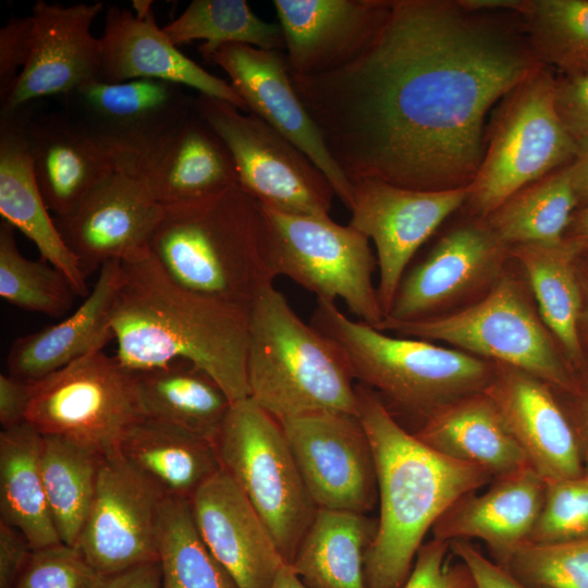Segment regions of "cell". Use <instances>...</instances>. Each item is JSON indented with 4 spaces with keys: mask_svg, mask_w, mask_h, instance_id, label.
<instances>
[{
    "mask_svg": "<svg viewBox=\"0 0 588 588\" xmlns=\"http://www.w3.org/2000/svg\"><path fill=\"white\" fill-rule=\"evenodd\" d=\"M450 550L467 565L477 588H528L486 558L469 540L451 541Z\"/></svg>",
    "mask_w": 588,
    "mask_h": 588,
    "instance_id": "obj_48",
    "label": "cell"
},
{
    "mask_svg": "<svg viewBox=\"0 0 588 588\" xmlns=\"http://www.w3.org/2000/svg\"><path fill=\"white\" fill-rule=\"evenodd\" d=\"M159 561L140 564L118 573L100 575L96 588H160Z\"/></svg>",
    "mask_w": 588,
    "mask_h": 588,
    "instance_id": "obj_51",
    "label": "cell"
},
{
    "mask_svg": "<svg viewBox=\"0 0 588 588\" xmlns=\"http://www.w3.org/2000/svg\"><path fill=\"white\" fill-rule=\"evenodd\" d=\"M246 375L248 397L277 420L318 412L358 415L344 353L273 285L249 307Z\"/></svg>",
    "mask_w": 588,
    "mask_h": 588,
    "instance_id": "obj_6",
    "label": "cell"
},
{
    "mask_svg": "<svg viewBox=\"0 0 588 588\" xmlns=\"http://www.w3.org/2000/svg\"><path fill=\"white\" fill-rule=\"evenodd\" d=\"M358 417L369 438L380 514L364 563L367 588H403L422 540L462 495L489 485L483 468L420 442L371 390L356 383Z\"/></svg>",
    "mask_w": 588,
    "mask_h": 588,
    "instance_id": "obj_3",
    "label": "cell"
},
{
    "mask_svg": "<svg viewBox=\"0 0 588 588\" xmlns=\"http://www.w3.org/2000/svg\"><path fill=\"white\" fill-rule=\"evenodd\" d=\"M207 61L220 66L247 111L287 138L327 176L350 210L354 186L331 156L322 134L297 95L285 56L242 44L218 48Z\"/></svg>",
    "mask_w": 588,
    "mask_h": 588,
    "instance_id": "obj_17",
    "label": "cell"
},
{
    "mask_svg": "<svg viewBox=\"0 0 588 588\" xmlns=\"http://www.w3.org/2000/svg\"><path fill=\"white\" fill-rule=\"evenodd\" d=\"M518 14L541 64L562 75L588 70V0H525Z\"/></svg>",
    "mask_w": 588,
    "mask_h": 588,
    "instance_id": "obj_40",
    "label": "cell"
},
{
    "mask_svg": "<svg viewBox=\"0 0 588 588\" xmlns=\"http://www.w3.org/2000/svg\"><path fill=\"white\" fill-rule=\"evenodd\" d=\"M102 457L71 440L44 436L42 480L56 529L65 544L75 547L78 540L94 500Z\"/></svg>",
    "mask_w": 588,
    "mask_h": 588,
    "instance_id": "obj_37",
    "label": "cell"
},
{
    "mask_svg": "<svg viewBox=\"0 0 588 588\" xmlns=\"http://www.w3.org/2000/svg\"><path fill=\"white\" fill-rule=\"evenodd\" d=\"M377 526L364 513L318 507L290 565L308 588H367L364 563Z\"/></svg>",
    "mask_w": 588,
    "mask_h": 588,
    "instance_id": "obj_34",
    "label": "cell"
},
{
    "mask_svg": "<svg viewBox=\"0 0 588 588\" xmlns=\"http://www.w3.org/2000/svg\"><path fill=\"white\" fill-rule=\"evenodd\" d=\"M99 39V81L170 82L247 111L230 82L206 71L171 42L162 27L158 26L154 11L138 16L132 10L109 7L103 34Z\"/></svg>",
    "mask_w": 588,
    "mask_h": 588,
    "instance_id": "obj_25",
    "label": "cell"
},
{
    "mask_svg": "<svg viewBox=\"0 0 588 588\" xmlns=\"http://www.w3.org/2000/svg\"><path fill=\"white\" fill-rule=\"evenodd\" d=\"M99 578L76 547L61 542L33 550L15 588H96Z\"/></svg>",
    "mask_w": 588,
    "mask_h": 588,
    "instance_id": "obj_44",
    "label": "cell"
},
{
    "mask_svg": "<svg viewBox=\"0 0 588 588\" xmlns=\"http://www.w3.org/2000/svg\"><path fill=\"white\" fill-rule=\"evenodd\" d=\"M412 433L434 452L477 465L493 479L530 466L485 390L440 407Z\"/></svg>",
    "mask_w": 588,
    "mask_h": 588,
    "instance_id": "obj_30",
    "label": "cell"
},
{
    "mask_svg": "<svg viewBox=\"0 0 588 588\" xmlns=\"http://www.w3.org/2000/svg\"><path fill=\"white\" fill-rule=\"evenodd\" d=\"M158 552L160 588H237L200 537L189 500L164 499Z\"/></svg>",
    "mask_w": 588,
    "mask_h": 588,
    "instance_id": "obj_39",
    "label": "cell"
},
{
    "mask_svg": "<svg viewBox=\"0 0 588 588\" xmlns=\"http://www.w3.org/2000/svg\"><path fill=\"white\" fill-rule=\"evenodd\" d=\"M33 47L30 15L11 17L0 29V102L10 95L26 66Z\"/></svg>",
    "mask_w": 588,
    "mask_h": 588,
    "instance_id": "obj_46",
    "label": "cell"
},
{
    "mask_svg": "<svg viewBox=\"0 0 588 588\" xmlns=\"http://www.w3.org/2000/svg\"><path fill=\"white\" fill-rule=\"evenodd\" d=\"M309 323L342 350L358 384L375 392L395 418L404 415L418 426L448 403L483 391L493 375L492 362L433 342L389 335L350 319L324 299L316 298Z\"/></svg>",
    "mask_w": 588,
    "mask_h": 588,
    "instance_id": "obj_5",
    "label": "cell"
},
{
    "mask_svg": "<svg viewBox=\"0 0 588 588\" xmlns=\"http://www.w3.org/2000/svg\"><path fill=\"white\" fill-rule=\"evenodd\" d=\"M555 108L574 138L588 137V70L555 79Z\"/></svg>",
    "mask_w": 588,
    "mask_h": 588,
    "instance_id": "obj_47",
    "label": "cell"
},
{
    "mask_svg": "<svg viewBox=\"0 0 588 588\" xmlns=\"http://www.w3.org/2000/svg\"><path fill=\"white\" fill-rule=\"evenodd\" d=\"M164 499L119 452L105 455L75 547L99 575L159 561L158 530Z\"/></svg>",
    "mask_w": 588,
    "mask_h": 588,
    "instance_id": "obj_15",
    "label": "cell"
},
{
    "mask_svg": "<svg viewBox=\"0 0 588 588\" xmlns=\"http://www.w3.org/2000/svg\"><path fill=\"white\" fill-rule=\"evenodd\" d=\"M578 150L571 163L578 208L588 207V137L577 139Z\"/></svg>",
    "mask_w": 588,
    "mask_h": 588,
    "instance_id": "obj_52",
    "label": "cell"
},
{
    "mask_svg": "<svg viewBox=\"0 0 588 588\" xmlns=\"http://www.w3.org/2000/svg\"><path fill=\"white\" fill-rule=\"evenodd\" d=\"M503 569L528 588H588V539L527 540Z\"/></svg>",
    "mask_w": 588,
    "mask_h": 588,
    "instance_id": "obj_42",
    "label": "cell"
},
{
    "mask_svg": "<svg viewBox=\"0 0 588 588\" xmlns=\"http://www.w3.org/2000/svg\"><path fill=\"white\" fill-rule=\"evenodd\" d=\"M25 108L0 113V213L24 233L42 260L62 271L78 296L89 290L77 258L65 245L39 189L27 138Z\"/></svg>",
    "mask_w": 588,
    "mask_h": 588,
    "instance_id": "obj_28",
    "label": "cell"
},
{
    "mask_svg": "<svg viewBox=\"0 0 588 588\" xmlns=\"http://www.w3.org/2000/svg\"><path fill=\"white\" fill-rule=\"evenodd\" d=\"M32 551L20 530L0 522V588H15Z\"/></svg>",
    "mask_w": 588,
    "mask_h": 588,
    "instance_id": "obj_49",
    "label": "cell"
},
{
    "mask_svg": "<svg viewBox=\"0 0 588 588\" xmlns=\"http://www.w3.org/2000/svg\"><path fill=\"white\" fill-rule=\"evenodd\" d=\"M163 206L136 176L115 169L79 205L54 219L86 277L109 261L149 253Z\"/></svg>",
    "mask_w": 588,
    "mask_h": 588,
    "instance_id": "obj_19",
    "label": "cell"
},
{
    "mask_svg": "<svg viewBox=\"0 0 588 588\" xmlns=\"http://www.w3.org/2000/svg\"><path fill=\"white\" fill-rule=\"evenodd\" d=\"M118 452L164 498L191 500L221 469L211 442L146 417L127 430Z\"/></svg>",
    "mask_w": 588,
    "mask_h": 588,
    "instance_id": "obj_31",
    "label": "cell"
},
{
    "mask_svg": "<svg viewBox=\"0 0 588 588\" xmlns=\"http://www.w3.org/2000/svg\"><path fill=\"white\" fill-rule=\"evenodd\" d=\"M195 110L234 161L238 185L261 205L298 215H329L335 192L294 144L253 113L197 94Z\"/></svg>",
    "mask_w": 588,
    "mask_h": 588,
    "instance_id": "obj_12",
    "label": "cell"
},
{
    "mask_svg": "<svg viewBox=\"0 0 588 588\" xmlns=\"http://www.w3.org/2000/svg\"><path fill=\"white\" fill-rule=\"evenodd\" d=\"M571 163L520 188L482 218L504 244L511 247L564 238L578 207Z\"/></svg>",
    "mask_w": 588,
    "mask_h": 588,
    "instance_id": "obj_36",
    "label": "cell"
},
{
    "mask_svg": "<svg viewBox=\"0 0 588 588\" xmlns=\"http://www.w3.org/2000/svg\"><path fill=\"white\" fill-rule=\"evenodd\" d=\"M541 63L517 12L460 0H391L377 36L333 72L291 74L353 184L468 187L485 156L489 110Z\"/></svg>",
    "mask_w": 588,
    "mask_h": 588,
    "instance_id": "obj_1",
    "label": "cell"
},
{
    "mask_svg": "<svg viewBox=\"0 0 588 588\" xmlns=\"http://www.w3.org/2000/svg\"><path fill=\"white\" fill-rule=\"evenodd\" d=\"M353 186L348 224L375 244L377 291L385 317L407 265L442 222L465 205L468 187L420 191L372 179L355 181Z\"/></svg>",
    "mask_w": 588,
    "mask_h": 588,
    "instance_id": "obj_14",
    "label": "cell"
},
{
    "mask_svg": "<svg viewBox=\"0 0 588 588\" xmlns=\"http://www.w3.org/2000/svg\"><path fill=\"white\" fill-rule=\"evenodd\" d=\"M510 246L482 218L442 235L426 258L404 274L384 318L413 321L444 314L470 294L490 289L504 273Z\"/></svg>",
    "mask_w": 588,
    "mask_h": 588,
    "instance_id": "obj_16",
    "label": "cell"
},
{
    "mask_svg": "<svg viewBox=\"0 0 588 588\" xmlns=\"http://www.w3.org/2000/svg\"><path fill=\"white\" fill-rule=\"evenodd\" d=\"M144 417L213 443L232 405L220 384L186 360L135 372Z\"/></svg>",
    "mask_w": 588,
    "mask_h": 588,
    "instance_id": "obj_32",
    "label": "cell"
},
{
    "mask_svg": "<svg viewBox=\"0 0 588 588\" xmlns=\"http://www.w3.org/2000/svg\"><path fill=\"white\" fill-rule=\"evenodd\" d=\"M143 417L135 372L99 351L32 382L26 421L105 456Z\"/></svg>",
    "mask_w": 588,
    "mask_h": 588,
    "instance_id": "obj_11",
    "label": "cell"
},
{
    "mask_svg": "<svg viewBox=\"0 0 588 588\" xmlns=\"http://www.w3.org/2000/svg\"><path fill=\"white\" fill-rule=\"evenodd\" d=\"M249 307L180 285L150 253L123 261L112 311L115 358L133 372L186 360L232 403L246 399Z\"/></svg>",
    "mask_w": 588,
    "mask_h": 588,
    "instance_id": "obj_2",
    "label": "cell"
},
{
    "mask_svg": "<svg viewBox=\"0 0 588 588\" xmlns=\"http://www.w3.org/2000/svg\"><path fill=\"white\" fill-rule=\"evenodd\" d=\"M585 328V332L588 334V279H587V285H586V305L583 304V313L580 317V324H579V331L580 329Z\"/></svg>",
    "mask_w": 588,
    "mask_h": 588,
    "instance_id": "obj_56",
    "label": "cell"
},
{
    "mask_svg": "<svg viewBox=\"0 0 588 588\" xmlns=\"http://www.w3.org/2000/svg\"><path fill=\"white\" fill-rule=\"evenodd\" d=\"M212 444L291 564L318 507L279 420L249 397L233 402Z\"/></svg>",
    "mask_w": 588,
    "mask_h": 588,
    "instance_id": "obj_9",
    "label": "cell"
},
{
    "mask_svg": "<svg viewBox=\"0 0 588 588\" xmlns=\"http://www.w3.org/2000/svg\"><path fill=\"white\" fill-rule=\"evenodd\" d=\"M588 539V466L581 475L546 481L543 503L529 537L534 542Z\"/></svg>",
    "mask_w": 588,
    "mask_h": 588,
    "instance_id": "obj_43",
    "label": "cell"
},
{
    "mask_svg": "<svg viewBox=\"0 0 588 588\" xmlns=\"http://www.w3.org/2000/svg\"><path fill=\"white\" fill-rule=\"evenodd\" d=\"M379 330L442 342L476 357L522 369L554 391L573 393L577 382L555 340L524 286L502 274L478 302L439 316L397 321L384 318Z\"/></svg>",
    "mask_w": 588,
    "mask_h": 588,
    "instance_id": "obj_8",
    "label": "cell"
},
{
    "mask_svg": "<svg viewBox=\"0 0 588 588\" xmlns=\"http://www.w3.org/2000/svg\"><path fill=\"white\" fill-rule=\"evenodd\" d=\"M162 29L177 47L201 40L198 50L205 60L229 44L264 50L285 48L280 25L257 16L245 0H193Z\"/></svg>",
    "mask_w": 588,
    "mask_h": 588,
    "instance_id": "obj_38",
    "label": "cell"
},
{
    "mask_svg": "<svg viewBox=\"0 0 588 588\" xmlns=\"http://www.w3.org/2000/svg\"><path fill=\"white\" fill-rule=\"evenodd\" d=\"M261 206L274 278L286 277L318 299H342L360 321L378 329L384 314L372 281L377 258L369 238L329 215H298Z\"/></svg>",
    "mask_w": 588,
    "mask_h": 588,
    "instance_id": "obj_10",
    "label": "cell"
},
{
    "mask_svg": "<svg viewBox=\"0 0 588 588\" xmlns=\"http://www.w3.org/2000/svg\"><path fill=\"white\" fill-rule=\"evenodd\" d=\"M117 164L146 149L195 109L186 87L156 79H91L63 97Z\"/></svg>",
    "mask_w": 588,
    "mask_h": 588,
    "instance_id": "obj_18",
    "label": "cell"
},
{
    "mask_svg": "<svg viewBox=\"0 0 588 588\" xmlns=\"http://www.w3.org/2000/svg\"><path fill=\"white\" fill-rule=\"evenodd\" d=\"M42 441L28 421L0 432V522L20 530L33 550L62 542L42 480Z\"/></svg>",
    "mask_w": 588,
    "mask_h": 588,
    "instance_id": "obj_35",
    "label": "cell"
},
{
    "mask_svg": "<svg viewBox=\"0 0 588 588\" xmlns=\"http://www.w3.org/2000/svg\"><path fill=\"white\" fill-rule=\"evenodd\" d=\"M121 262H106L84 302L63 320L16 339L7 357L9 373L35 382L114 339L112 311Z\"/></svg>",
    "mask_w": 588,
    "mask_h": 588,
    "instance_id": "obj_29",
    "label": "cell"
},
{
    "mask_svg": "<svg viewBox=\"0 0 588 588\" xmlns=\"http://www.w3.org/2000/svg\"><path fill=\"white\" fill-rule=\"evenodd\" d=\"M272 588H308L298 575L293 571L292 566L284 563L273 581Z\"/></svg>",
    "mask_w": 588,
    "mask_h": 588,
    "instance_id": "obj_55",
    "label": "cell"
},
{
    "mask_svg": "<svg viewBox=\"0 0 588 588\" xmlns=\"http://www.w3.org/2000/svg\"><path fill=\"white\" fill-rule=\"evenodd\" d=\"M291 74L314 76L357 59L385 22L391 0H274Z\"/></svg>",
    "mask_w": 588,
    "mask_h": 588,
    "instance_id": "obj_21",
    "label": "cell"
},
{
    "mask_svg": "<svg viewBox=\"0 0 588 588\" xmlns=\"http://www.w3.org/2000/svg\"><path fill=\"white\" fill-rule=\"evenodd\" d=\"M279 422L317 507L364 514L375 507V457L358 415L318 412Z\"/></svg>",
    "mask_w": 588,
    "mask_h": 588,
    "instance_id": "obj_13",
    "label": "cell"
},
{
    "mask_svg": "<svg viewBox=\"0 0 588 588\" xmlns=\"http://www.w3.org/2000/svg\"><path fill=\"white\" fill-rule=\"evenodd\" d=\"M101 2L62 5L36 1L32 8L33 47L13 89L0 102V113L25 108L30 101L62 97L98 78L100 39L91 33Z\"/></svg>",
    "mask_w": 588,
    "mask_h": 588,
    "instance_id": "obj_20",
    "label": "cell"
},
{
    "mask_svg": "<svg viewBox=\"0 0 588 588\" xmlns=\"http://www.w3.org/2000/svg\"><path fill=\"white\" fill-rule=\"evenodd\" d=\"M564 237L572 242L579 253L588 250V207L574 212Z\"/></svg>",
    "mask_w": 588,
    "mask_h": 588,
    "instance_id": "obj_54",
    "label": "cell"
},
{
    "mask_svg": "<svg viewBox=\"0 0 588 588\" xmlns=\"http://www.w3.org/2000/svg\"><path fill=\"white\" fill-rule=\"evenodd\" d=\"M0 296L8 303L53 318L64 316L78 296L68 277L50 265L24 257L14 228L0 224Z\"/></svg>",
    "mask_w": 588,
    "mask_h": 588,
    "instance_id": "obj_41",
    "label": "cell"
},
{
    "mask_svg": "<svg viewBox=\"0 0 588 588\" xmlns=\"http://www.w3.org/2000/svg\"><path fill=\"white\" fill-rule=\"evenodd\" d=\"M149 253L180 285L245 307L275 279L262 206L240 185L163 207Z\"/></svg>",
    "mask_w": 588,
    "mask_h": 588,
    "instance_id": "obj_4",
    "label": "cell"
},
{
    "mask_svg": "<svg viewBox=\"0 0 588 588\" xmlns=\"http://www.w3.org/2000/svg\"><path fill=\"white\" fill-rule=\"evenodd\" d=\"M544 491L546 481L531 466L494 478L486 492H469L453 502L433 524L432 536L449 543L479 539L491 560L504 568L518 547L529 540Z\"/></svg>",
    "mask_w": 588,
    "mask_h": 588,
    "instance_id": "obj_26",
    "label": "cell"
},
{
    "mask_svg": "<svg viewBox=\"0 0 588 588\" xmlns=\"http://www.w3.org/2000/svg\"><path fill=\"white\" fill-rule=\"evenodd\" d=\"M36 180L50 212L64 217L113 172L109 151L69 110L28 118Z\"/></svg>",
    "mask_w": 588,
    "mask_h": 588,
    "instance_id": "obj_27",
    "label": "cell"
},
{
    "mask_svg": "<svg viewBox=\"0 0 588 588\" xmlns=\"http://www.w3.org/2000/svg\"><path fill=\"white\" fill-rule=\"evenodd\" d=\"M552 68L539 65L500 101L464 206L486 218L511 195L573 162L578 144L555 108Z\"/></svg>",
    "mask_w": 588,
    "mask_h": 588,
    "instance_id": "obj_7",
    "label": "cell"
},
{
    "mask_svg": "<svg viewBox=\"0 0 588 588\" xmlns=\"http://www.w3.org/2000/svg\"><path fill=\"white\" fill-rule=\"evenodd\" d=\"M485 389L531 468L544 480L579 476L585 470L580 444L555 391L513 366L493 363Z\"/></svg>",
    "mask_w": 588,
    "mask_h": 588,
    "instance_id": "obj_23",
    "label": "cell"
},
{
    "mask_svg": "<svg viewBox=\"0 0 588 588\" xmlns=\"http://www.w3.org/2000/svg\"><path fill=\"white\" fill-rule=\"evenodd\" d=\"M197 530L237 588H272L286 563L248 499L222 469L189 500Z\"/></svg>",
    "mask_w": 588,
    "mask_h": 588,
    "instance_id": "obj_24",
    "label": "cell"
},
{
    "mask_svg": "<svg viewBox=\"0 0 588 588\" xmlns=\"http://www.w3.org/2000/svg\"><path fill=\"white\" fill-rule=\"evenodd\" d=\"M117 169L138 177L163 207L206 199L238 185L229 149L195 109Z\"/></svg>",
    "mask_w": 588,
    "mask_h": 588,
    "instance_id": "obj_22",
    "label": "cell"
},
{
    "mask_svg": "<svg viewBox=\"0 0 588 588\" xmlns=\"http://www.w3.org/2000/svg\"><path fill=\"white\" fill-rule=\"evenodd\" d=\"M32 400V382L10 373L0 375V424L2 430L26 421Z\"/></svg>",
    "mask_w": 588,
    "mask_h": 588,
    "instance_id": "obj_50",
    "label": "cell"
},
{
    "mask_svg": "<svg viewBox=\"0 0 588 588\" xmlns=\"http://www.w3.org/2000/svg\"><path fill=\"white\" fill-rule=\"evenodd\" d=\"M578 394L575 417L568 416L576 431L585 465H588V384L584 390L578 387L573 392Z\"/></svg>",
    "mask_w": 588,
    "mask_h": 588,
    "instance_id": "obj_53",
    "label": "cell"
},
{
    "mask_svg": "<svg viewBox=\"0 0 588 588\" xmlns=\"http://www.w3.org/2000/svg\"><path fill=\"white\" fill-rule=\"evenodd\" d=\"M578 248L567 238L558 243H526L510 247L524 270L543 323L572 364L583 360L579 331L583 292L576 275Z\"/></svg>",
    "mask_w": 588,
    "mask_h": 588,
    "instance_id": "obj_33",
    "label": "cell"
},
{
    "mask_svg": "<svg viewBox=\"0 0 588 588\" xmlns=\"http://www.w3.org/2000/svg\"><path fill=\"white\" fill-rule=\"evenodd\" d=\"M450 543L431 539L424 543L415 558L411 575L403 588H477L464 562H445Z\"/></svg>",
    "mask_w": 588,
    "mask_h": 588,
    "instance_id": "obj_45",
    "label": "cell"
}]
</instances>
